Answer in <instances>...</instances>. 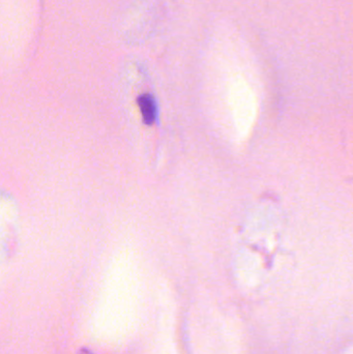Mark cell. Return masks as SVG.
I'll return each instance as SVG.
<instances>
[{
  "instance_id": "1",
  "label": "cell",
  "mask_w": 353,
  "mask_h": 354,
  "mask_svg": "<svg viewBox=\"0 0 353 354\" xmlns=\"http://www.w3.org/2000/svg\"><path fill=\"white\" fill-rule=\"evenodd\" d=\"M138 105L140 107L144 122L147 125L153 124L157 117V104L155 99L149 95H143L138 99Z\"/></svg>"
}]
</instances>
